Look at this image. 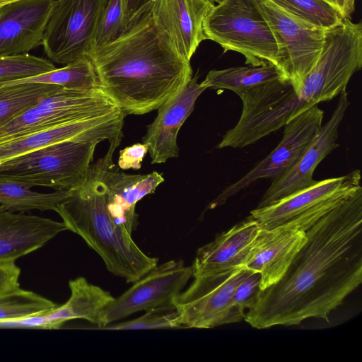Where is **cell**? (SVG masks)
I'll list each match as a JSON object with an SVG mask.
<instances>
[{"label": "cell", "mask_w": 362, "mask_h": 362, "mask_svg": "<svg viewBox=\"0 0 362 362\" xmlns=\"http://www.w3.org/2000/svg\"><path fill=\"white\" fill-rule=\"evenodd\" d=\"M20 274L15 262L0 263V296L20 287Z\"/></svg>", "instance_id": "obj_34"}, {"label": "cell", "mask_w": 362, "mask_h": 362, "mask_svg": "<svg viewBox=\"0 0 362 362\" xmlns=\"http://www.w3.org/2000/svg\"><path fill=\"white\" fill-rule=\"evenodd\" d=\"M306 240L304 230L261 229L244 264L260 274V291L279 281Z\"/></svg>", "instance_id": "obj_19"}, {"label": "cell", "mask_w": 362, "mask_h": 362, "mask_svg": "<svg viewBox=\"0 0 362 362\" xmlns=\"http://www.w3.org/2000/svg\"><path fill=\"white\" fill-rule=\"evenodd\" d=\"M260 284L259 273L252 271L235 290L233 303L238 312L244 317L245 311L251 308L257 300Z\"/></svg>", "instance_id": "obj_32"}, {"label": "cell", "mask_w": 362, "mask_h": 362, "mask_svg": "<svg viewBox=\"0 0 362 362\" xmlns=\"http://www.w3.org/2000/svg\"><path fill=\"white\" fill-rule=\"evenodd\" d=\"M182 328L175 308L146 310L142 316L119 323H111L102 329H148Z\"/></svg>", "instance_id": "obj_31"}, {"label": "cell", "mask_w": 362, "mask_h": 362, "mask_svg": "<svg viewBox=\"0 0 362 362\" xmlns=\"http://www.w3.org/2000/svg\"><path fill=\"white\" fill-rule=\"evenodd\" d=\"M2 210H6V209L4 206L0 205V211H2Z\"/></svg>", "instance_id": "obj_41"}, {"label": "cell", "mask_w": 362, "mask_h": 362, "mask_svg": "<svg viewBox=\"0 0 362 362\" xmlns=\"http://www.w3.org/2000/svg\"><path fill=\"white\" fill-rule=\"evenodd\" d=\"M355 2L356 0H346V15L348 18H349V16L354 11Z\"/></svg>", "instance_id": "obj_38"}, {"label": "cell", "mask_w": 362, "mask_h": 362, "mask_svg": "<svg viewBox=\"0 0 362 362\" xmlns=\"http://www.w3.org/2000/svg\"><path fill=\"white\" fill-rule=\"evenodd\" d=\"M206 38L243 54L245 64L278 67L279 50L274 33L254 0H223L214 5L203 25Z\"/></svg>", "instance_id": "obj_5"}, {"label": "cell", "mask_w": 362, "mask_h": 362, "mask_svg": "<svg viewBox=\"0 0 362 362\" xmlns=\"http://www.w3.org/2000/svg\"><path fill=\"white\" fill-rule=\"evenodd\" d=\"M339 11L344 18H348L346 15V0H322Z\"/></svg>", "instance_id": "obj_37"}, {"label": "cell", "mask_w": 362, "mask_h": 362, "mask_svg": "<svg viewBox=\"0 0 362 362\" xmlns=\"http://www.w3.org/2000/svg\"><path fill=\"white\" fill-rule=\"evenodd\" d=\"M281 279L259 291L244 320L256 329L329 314L362 282V187L305 230Z\"/></svg>", "instance_id": "obj_1"}, {"label": "cell", "mask_w": 362, "mask_h": 362, "mask_svg": "<svg viewBox=\"0 0 362 362\" xmlns=\"http://www.w3.org/2000/svg\"><path fill=\"white\" fill-rule=\"evenodd\" d=\"M69 194V191L37 192L18 182L0 179V204L12 212L54 211Z\"/></svg>", "instance_id": "obj_25"}, {"label": "cell", "mask_w": 362, "mask_h": 362, "mask_svg": "<svg viewBox=\"0 0 362 362\" xmlns=\"http://www.w3.org/2000/svg\"><path fill=\"white\" fill-rule=\"evenodd\" d=\"M349 105L348 93L345 89L339 94L337 107L329 121L322 126L319 134L296 163L283 175L272 181L257 207L267 206L316 182L313 178L315 168L339 146L337 142L339 127Z\"/></svg>", "instance_id": "obj_14"}, {"label": "cell", "mask_w": 362, "mask_h": 362, "mask_svg": "<svg viewBox=\"0 0 362 362\" xmlns=\"http://www.w3.org/2000/svg\"><path fill=\"white\" fill-rule=\"evenodd\" d=\"M282 78L285 79L279 68L268 63L262 66L211 70L202 84L206 88L230 90L238 94L252 87Z\"/></svg>", "instance_id": "obj_23"}, {"label": "cell", "mask_w": 362, "mask_h": 362, "mask_svg": "<svg viewBox=\"0 0 362 362\" xmlns=\"http://www.w3.org/2000/svg\"><path fill=\"white\" fill-rule=\"evenodd\" d=\"M120 141L110 143L105 156L90 165V170L98 180L107 211L115 223L130 234L138 221L136 204L145 196L153 194L164 181L156 171L146 175H129L115 168L112 156Z\"/></svg>", "instance_id": "obj_13"}, {"label": "cell", "mask_w": 362, "mask_h": 362, "mask_svg": "<svg viewBox=\"0 0 362 362\" xmlns=\"http://www.w3.org/2000/svg\"><path fill=\"white\" fill-rule=\"evenodd\" d=\"M66 230L63 221L0 211V263L15 262Z\"/></svg>", "instance_id": "obj_21"}, {"label": "cell", "mask_w": 362, "mask_h": 362, "mask_svg": "<svg viewBox=\"0 0 362 362\" xmlns=\"http://www.w3.org/2000/svg\"><path fill=\"white\" fill-rule=\"evenodd\" d=\"M359 170L343 176L317 181L299 191L263 207H256L248 218L261 228L279 226L305 230L362 187Z\"/></svg>", "instance_id": "obj_6"}, {"label": "cell", "mask_w": 362, "mask_h": 362, "mask_svg": "<svg viewBox=\"0 0 362 362\" xmlns=\"http://www.w3.org/2000/svg\"><path fill=\"white\" fill-rule=\"evenodd\" d=\"M154 0H122L124 16L128 28L147 13Z\"/></svg>", "instance_id": "obj_35"}, {"label": "cell", "mask_w": 362, "mask_h": 362, "mask_svg": "<svg viewBox=\"0 0 362 362\" xmlns=\"http://www.w3.org/2000/svg\"><path fill=\"white\" fill-rule=\"evenodd\" d=\"M45 327L43 318L37 315L20 320L0 321V328L41 329Z\"/></svg>", "instance_id": "obj_36"}, {"label": "cell", "mask_w": 362, "mask_h": 362, "mask_svg": "<svg viewBox=\"0 0 362 362\" xmlns=\"http://www.w3.org/2000/svg\"><path fill=\"white\" fill-rule=\"evenodd\" d=\"M71 296L62 305L42 313L43 317L52 323L55 329L66 322L83 319L94 324L98 329L105 326L104 314L106 308L115 299L108 291L88 282L80 276L69 283Z\"/></svg>", "instance_id": "obj_22"}, {"label": "cell", "mask_w": 362, "mask_h": 362, "mask_svg": "<svg viewBox=\"0 0 362 362\" xmlns=\"http://www.w3.org/2000/svg\"><path fill=\"white\" fill-rule=\"evenodd\" d=\"M86 56L100 90L125 116L158 109L192 77L190 62L177 52L149 11L116 40L91 48Z\"/></svg>", "instance_id": "obj_2"}, {"label": "cell", "mask_w": 362, "mask_h": 362, "mask_svg": "<svg viewBox=\"0 0 362 362\" xmlns=\"http://www.w3.org/2000/svg\"><path fill=\"white\" fill-rule=\"evenodd\" d=\"M128 29L122 0H108L99 22L93 47L112 42Z\"/></svg>", "instance_id": "obj_30"}, {"label": "cell", "mask_w": 362, "mask_h": 362, "mask_svg": "<svg viewBox=\"0 0 362 362\" xmlns=\"http://www.w3.org/2000/svg\"><path fill=\"white\" fill-rule=\"evenodd\" d=\"M276 38L278 68L296 92L321 52L325 32L288 13L271 0H254Z\"/></svg>", "instance_id": "obj_10"}, {"label": "cell", "mask_w": 362, "mask_h": 362, "mask_svg": "<svg viewBox=\"0 0 362 362\" xmlns=\"http://www.w3.org/2000/svg\"><path fill=\"white\" fill-rule=\"evenodd\" d=\"M259 223L246 218L199 247L192 264L193 276L244 267L261 230Z\"/></svg>", "instance_id": "obj_20"}, {"label": "cell", "mask_w": 362, "mask_h": 362, "mask_svg": "<svg viewBox=\"0 0 362 362\" xmlns=\"http://www.w3.org/2000/svg\"><path fill=\"white\" fill-rule=\"evenodd\" d=\"M18 1H21V0H0V9L2 7H4L8 4H10Z\"/></svg>", "instance_id": "obj_39"}, {"label": "cell", "mask_w": 362, "mask_h": 362, "mask_svg": "<svg viewBox=\"0 0 362 362\" xmlns=\"http://www.w3.org/2000/svg\"><path fill=\"white\" fill-rule=\"evenodd\" d=\"M57 305L36 293L18 287L0 296V321L33 317L49 312Z\"/></svg>", "instance_id": "obj_27"}, {"label": "cell", "mask_w": 362, "mask_h": 362, "mask_svg": "<svg viewBox=\"0 0 362 362\" xmlns=\"http://www.w3.org/2000/svg\"><path fill=\"white\" fill-rule=\"evenodd\" d=\"M107 1L54 0L42 43L52 62L66 65L88 54Z\"/></svg>", "instance_id": "obj_9"}, {"label": "cell", "mask_w": 362, "mask_h": 362, "mask_svg": "<svg viewBox=\"0 0 362 362\" xmlns=\"http://www.w3.org/2000/svg\"><path fill=\"white\" fill-rule=\"evenodd\" d=\"M119 110L101 90L62 88L0 127V144L35 132Z\"/></svg>", "instance_id": "obj_8"}, {"label": "cell", "mask_w": 362, "mask_h": 362, "mask_svg": "<svg viewBox=\"0 0 362 362\" xmlns=\"http://www.w3.org/2000/svg\"><path fill=\"white\" fill-rule=\"evenodd\" d=\"M125 115L116 110L70 122L6 141L0 144V163L46 146L76 139L121 141Z\"/></svg>", "instance_id": "obj_15"}, {"label": "cell", "mask_w": 362, "mask_h": 362, "mask_svg": "<svg viewBox=\"0 0 362 362\" xmlns=\"http://www.w3.org/2000/svg\"><path fill=\"white\" fill-rule=\"evenodd\" d=\"M97 139H76L54 143L0 163V179L28 187L71 191L87 180Z\"/></svg>", "instance_id": "obj_4"}, {"label": "cell", "mask_w": 362, "mask_h": 362, "mask_svg": "<svg viewBox=\"0 0 362 362\" xmlns=\"http://www.w3.org/2000/svg\"><path fill=\"white\" fill-rule=\"evenodd\" d=\"M214 6L209 0H154L149 12L177 52L190 62L206 40L204 21Z\"/></svg>", "instance_id": "obj_17"}, {"label": "cell", "mask_w": 362, "mask_h": 362, "mask_svg": "<svg viewBox=\"0 0 362 362\" xmlns=\"http://www.w3.org/2000/svg\"><path fill=\"white\" fill-rule=\"evenodd\" d=\"M252 271L240 267L194 276L190 286L175 300L182 328H214L244 319L233 303V295Z\"/></svg>", "instance_id": "obj_7"}, {"label": "cell", "mask_w": 362, "mask_h": 362, "mask_svg": "<svg viewBox=\"0 0 362 362\" xmlns=\"http://www.w3.org/2000/svg\"><path fill=\"white\" fill-rule=\"evenodd\" d=\"M298 18L323 30L340 23L344 17L322 0H271Z\"/></svg>", "instance_id": "obj_28"}, {"label": "cell", "mask_w": 362, "mask_h": 362, "mask_svg": "<svg viewBox=\"0 0 362 362\" xmlns=\"http://www.w3.org/2000/svg\"><path fill=\"white\" fill-rule=\"evenodd\" d=\"M54 0H21L0 9V56L29 53L42 43Z\"/></svg>", "instance_id": "obj_18"}, {"label": "cell", "mask_w": 362, "mask_h": 362, "mask_svg": "<svg viewBox=\"0 0 362 362\" xmlns=\"http://www.w3.org/2000/svg\"><path fill=\"white\" fill-rule=\"evenodd\" d=\"M63 87L48 83H23L0 87V127L42 98Z\"/></svg>", "instance_id": "obj_26"}, {"label": "cell", "mask_w": 362, "mask_h": 362, "mask_svg": "<svg viewBox=\"0 0 362 362\" xmlns=\"http://www.w3.org/2000/svg\"><path fill=\"white\" fill-rule=\"evenodd\" d=\"M55 69L49 59L29 53L0 56V83L35 76Z\"/></svg>", "instance_id": "obj_29"}, {"label": "cell", "mask_w": 362, "mask_h": 362, "mask_svg": "<svg viewBox=\"0 0 362 362\" xmlns=\"http://www.w3.org/2000/svg\"><path fill=\"white\" fill-rule=\"evenodd\" d=\"M23 83L54 84L75 90H100L97 75L88 56L80 57L62 68H56L46 73L0 83V87Z\"/></svg>", "instance_id": "obj_24"}, {"label": "cell", "mask_w": 362, "mask_h": 362, "mask_svg": "<svg viewBox=\"0 0 362 362\" xmlns=\"http://www.w3.org/2000/svg\"><path fill=\"white\" fill-rule=\"evenodd\" d=\"M54 211L68 230L81 236L103 259L107 270L134 283L158 264L144 253L127 230L112 221L100 186L89 170L86 182L69 191Z\"/></svg>", "instance_id": "obj_3"}, {"label": "cell", "mask_w": 362, "mask_h": 362, "mask_svg": "<svg viewBox=\"0 0 362 362\" xmlns=\"http://www.w3.org/2000/svg\"><path fill=\"white\" fill-rule=\"evenodd\" d=\"M209 1H211L213 3L218 4V3L221 2L223 0H209Z\"/></svg>", "instance_id": "obj_40"}, {"label": "cell", "mask_w": 362, "mask_h": 362, "mask_svg": "<svg viewBox=\"0 0 362 362\" xmlns=\"http://www.w3.org/2000/svg\"><path fill=\"white\" fill-rule=\"evenodd\" d=\"M193 273L192 265L187 266L181 259L157 265L106 308L105 326L139 311L175 308L176 298Z\"/></svg>", "instance_id": "obj_12"}, {"label": "cell", "mask_w": 362, "mask_h": 362, "mask_svg": "<svg viewBox=\"0 0 362 362\" xmlns=\"http://www.w3.org/2000/svg\"><path fill=\"white\" fill-rule=\"evenodd\" d=\"M197 79V76L192 77L177 93L164 102L158 108L153 122L147 126L142 141L148 146L152 164L178 157V132L192 112L197 99L206 89Z\"/></svg>", "instance_id": "obj_16"}, {"label": "cell", "mask_w": 362, "mask_h": 362, "mask_svg": "<svg viewBox=\"0 0 362 362\" xmlns=\"http://www.w3.org/2000/svg\"><path fill=\"white\" fill-rule=\"evenodd\" d=\"M324 111L317 105L303 111L284 127L277 146L238 181L226 187L209 205L214 209L225 204L231 197L260 179L276 180L287 172L319 134Z\"/></svg>", "instance_id": "obj_11"}, {"label": "cell", "mask_w": 362, "mask_h": 362, "mask_svg": "<svg viewBox=\"0 0 362 362\" xmlns=\"http://www.w3.org/2000/svg\"><path fill=\"white\" fill-rule=\"evenodd\" d=\"M147 152L148 146L145 144H135L127 146L119 152L118 165L122 170H139Z\"/></svg>", "instance_id": "obj_33"}]
</instances>
